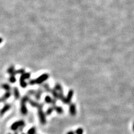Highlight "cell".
I'll return each mask as SVG.
<instances>
[{"instance_id": "6da1fadb", "label": "cell", "mask_w": 134, "mask_h": 134, "mask_svg": "<svg viewBox=\"0 0 134 134\" xmlns=\"http://www.w3.org/2000/svg\"><path fill=\"white\" fill-rule=\"evenodd\" d=\"M25 126V123L24 120H20V121H16L13 122L11 126L10 129L12 131H17L18 129H20V131L22 130L24 127Z\"/></svg>"}, {"instance_id": "7a4b0ae2", "label": "cell", "mask_w": 134, "mask_h": 134, "mask_svg": "<svg viewBox=\"0 0 134 134\" xmlns=\"http://www.w3.org/2000/svg\"><path fill=\"white\" fill-rule=\"evenodd\" d=\"M38 116H39L40 122L42 125H45L47 123V118L46 114L43 111V109H38Z\"/></svg>"}, {"instance_id": "3957f363", "label": "cell", "mask_w": 134, "mask_h": 134, "mask_svg": "<svg viewBox=\"0 0 134 134\" xmlns=\"http://www.w3.org/2000/svg\"><path fill=\"white\" fill-rule=\"evenodd\" d=\"M49 77V75L48 74L44 73L40 75L39 77H38L36 79V84H41L45 82L48 79Z\"/></svg>"}, {"instance_id": "277c9868", "label": "cell", "mask_w": 134, "mask_h": 134, "mask_svg": "<svg viewBox=\"0 0 134 134\" xmlns=\"http://www.w3.org/2000/svg\"><path fill=\"white\" fill-rule=\"evenodd\" d=\"M74 95V91L72 89H70V90L69 91L68 93L67 94V95L65 97V100H64V102L63 104H71V101L72 99V98H73Z\"/></svg>"}, {"instance_id": "5b68a950", "label": "cell", "mask_w": 134, "mask_h": 134, "mask_svg": "<svg viewBox=\"0 0 134 134\" xmlns=\"http://www.w3.org/2000/svg\"><path fill=\"white\" fill-rule=\"evenodd\" d=\"M11 104H6L2 107V108L0 110V117H2L11 108Z\"/></svg>"}, {"instance_id": "8992f818", "label": "cell", "mask_w": 134, "mask_h": 134, "mask_svg": "<svg viewBox=\"0 0 134 134\" xmlns=\"http://www.w3.org/2000/svg\"><path fill=\"white\" fill-rule=\"evenodd\" d=\"M12 95V93L11 91L6 92L4 95H2V97L0 98L1 102H6V101L9 99V98L11 97Z\"/></svg>"}, {"instance_id": "52a82bcc", "label": "cell", "mask_w": 134, "mask_h": 134, "mask_svg": "<svg viewBox=\"0 0 134 134\" xmlns=\"http://www.w3.org/2000/svg\"><path fill=\"white\" fill-rule=\"evenodd\" d=\"M69 110L70 115H72V116H74L77 114V108L75 104H70V105H69Z\"/></svg>"}, {"instance_id": "ba28073f", "label": "cell", "mask_w": 134, "mask_h": 134, "mask_svg": "<svg viewBox=\"0 0 134 134\" xmlns=\"http://www.w3.org/2000/svg\"><path fill=\"white\" fill-rule=\"evenodd\" d=\"M26 104L24 103H21V107H20V112L22 115H26L27 114V108L26 105Z\"/></svg>"}, {"instance_id": "9c48e42d", "label": "cell", "mask_w": 134, "mask_h": 134, "mask_svg": "<svg viewBox=\"0 0 134 134\" xmlns=\"http://www.w3.org/2000/svg\"><path fill=\"white\" fill-rule=\"evenodd\" d=\"M43 93V90L42 89L39 88L37 89V90L36 91V92H35V95H34L35 99H36V100H38H38L40 99Z\"/></svg>"}, {"instance_id": "30bf717a", "label": "cell", "mask_w": 134, "mask_h": 134, "mask_svg": "<svg viewBox=\"0 0 134 134\" xmlns=\"http://www.w3.org/2000/svg\"><path fill=\"white\" fill-rule=\"evenodd\" d=\"M13 95L16 99H18L20 97V93L19 90L16 87H13Z\"/></svg>"}, {"instance_id": "8fae6325", "label": "cell", "mask_w": 134, "mask_h": 134, "mask_svg": "<svg viewBox=\"0 0 134 134\" xmlns=\"http://www.w3.org/2000/svg\"><path fill=\"white\" fill-rule=\"evenodd\" d=\"M7 73L9 74L10 75H15L16 74V70H15V67L13 65L11 66L7 69Z\"/></svg>"}, {"instance_id": "7c38bea8", "label": "cell", "mask_w": 134, "mask_h": 134, "mask_svg": "<svg viewBox=\"0 0 134 134\" xmlns=\"http://www.w3.org/2000/svg\"><path fill=\"white\" fill-rule=\"evenodd\" d=\"M29 104H30V106H31L32 107L34 108H38L39 107L40 104H39V103L37 101H35L34 100H33L31 99H29Z\"/></svg>"}, {"instance_id": "4fadbf2b", "label": "cell", "mask_w": 134, "mask_h": 134, "mask_svg": "<svg viewBox=\"0 0 134 134\" xmlns=\"http://www.w3.org/2000/svg\"><path fill=\"white\" fill-rule=\"evenodd\" d=\"M50 92L52 95H53V98H55L56 99H59V93L56 90H55L54 88L52 89Z\"/></svg>"}, {"instance_id": "5bb4252c", "label": "cell", "mask_w": 134, "mask_h": 134, "mask_svg": "<svg viewBox=\"0 0 134 134\" xmlns=\"http://www.w3.org/2000/svg\"><path fill=\"white\" fill-rule=\"evenodd\" d=\"M1 87L3 89H4V91H6V92L8 91H11V87L10 85H9V84L7 83H4L2 84L1 86Z\"/></svg>"}, {"instance_id": "9a60e30c", "label": "cell", "mask_w": 134, "mask_h": 134, "mask_svg": "<svg viewBox=\"0 0 134 134\" xmlns=\"http://www.w3.org/2000/svg\"><path fill=\"white\" fill-rule=\"evenodd\" d=\"M53 107L54 108V110L57 113L61 115V114H62L63 113L64 110H63V108L61 107V106H53Z\"/></svg>"}, {"instance_id": "2e32d148", "label": "cell", "mask_w": 134, "mask_h": 134, "mask_svg": "<svg viewBox=\"0 0 134 134\" xmlns=\"http://www.w3.org/2000/svg\"><path fill=\"white\" fill-rule=\"evenodd\" d=\"M30 76H31V74L30 73L27 72V73H25L24 74H21L20 78L24 80H26V79H29V78H30Z\"/></svg>"}, {"instance_id": "e0dca14e", "label": "cell", "mask_w": 134, "mask_h": 134, "mask_svg": "<svg viewBox=\"0 0 134 134\" xmlns=\"http://www.w3.org/2000/svg\"><path fill=\"white\" fill-rule=\"evenodd\" d=\"M54 89L58 92V93H61V92H63V88L62 87H61V84H59V83H56V84H55V87H54Z\"/></svg>"}, {"instance_id": "ac0fdd59", "label": "cell", "mask_w": 134, "mask_h": 134, "mask_svg": "<svg viewBox=\"0 0 134 134\" xmlns=\"http://www.w3.org/2000/svg\"><path fill=\"white\" fill-rule=\"evenodd\" d=\"M52 101H53V98L51 97L50 95H46V96L45 97L44 101L47 104H51L52 102Z\"/></svg>"}, {"instance_id": "d6986e66", "label": "cell", "mask_w": 134, "mask_h": 134, "mask_svg": "<svg viewBox=\"0 0 134 134\" xmlns=\"http://www.w3.org/2000/svg\"><path fill=\"white\" fill-rule=\"evenodd\" d=\"M42 87H43V88L45 91L47 92H51V90H52V89H50V86L49 85L48 83H44V84H43L42 85Z\"/></svg>"}, {"instance_id": "ffe728a7", "label": "cell", "mask_w": 134, "mask_h": 134, "mask_svg": "<svg viewBox=\"0 0 134 134\" xmlns=\"http://www.w3.org/2000/svg\"><path fill=\"white\" fill-rule=\"evenodd\" d=\"M54 111V108L53 106H50V107H49L47 109V111L45 112L46 115H50L51 114L53 113Z\"/></svg>"}, {"instance_id": "44dd1931", "label": "cell", "mask_w": 134, "mask_h": 134, "mask_svg": "<svg viewBox=\"0 0 134 134\" xmlns=\"http://www.w3.org/2000/svg\"><path fill=\"white\" fill-rule=\"evenodd\" d=\"M27 84H28V83L27 82H26L25 80L20 78V85L21 87L26 88L27 86Z\"/></svg>"}, {"instance_id": "7402d4cb", "label": "cell", "mask_w": 134, "mask_h": 134, "mask_svg": "<svg viewBox=\"0 0 134 134\" xmlns=\"http://www.w3.org/2000/svg\"><path fill=\"white\" fill-rule=\"evenodd\" d=\"M36 132V129L35 127H31L27 131V134H35Z\"/></svg>"}, {"instance_id": "603a6c76", "label": "cell", "mask_w": 134, "mask_h": 134, "mask_svg": "<svg viewBox=\"0 0 134 134\" xmlns=\"http://www.w3.org/2000/svg\"><path fill=\"white\" fill-rule=\"evenodd\" d=\"M9 81L11 83H15L16 82V78L15 77V75H10L9 78Z\"/></svg>"}, {"instance_id": "cb8c5ba5", "label": "cell", "mask_w": 134, "mask_h": 134, "mask_svg": "<svg viewBox=\"0 0 134 134\" xmlns=\"http://www.w3.org/2000/svg\"><path fill=\"white\" fill-rule=\"evenodd\" d=\"M16 74H24L25 73V70L24 69H18V70H16Z\"/></svg>"}, {"instance_id": "d4e9b609", "label": "cell", "mask_w": 134, "mask_h": 134, "mask_svg": "<svg viewBox=\"0 0 134 134\" xmlns=\"http://www.w3.org/2000/svg\"><path fill=\"white\" fill-rule=\"evenodd\" d=\"M28 84L30 86H34V85H35V84H36V80H35V79H30V81H29Z\"/></svg>"}, {"instance_id": "484cf974", "label": "cell", "mask_w": 134, "mask_h": 134, "mask_svg": "<svg viewBox=\"0 0 134 134\" xmlns=\"http://www.w3.org/2000/svg\"><path fill=\"white\" fill-rule=\"evenodd\" d=\"M75 133L76 134H83V130L82 128H78L75 131Z\"/></svg>"}, {"instance_id": "4316f807", "label": "cell", "mask_w": 134, "mask_h": 134, "mask_svg": "<svg viewBox=\"0 0 134 134\" xmlns=\"http://www.w3.org/2000/svg\"><path fill=\"white\" fill-rule=\"evenodd\" d=\"M35 92H36V91L34 90V89H31V90L29 91L27 95H34Z\"/></svg>"}, {"instance_id": "83f0119b", "label": "cell", "mask_w": 134, "mask_h": 134, "mask_svg": "<svg viewBox=\"0 0 134 134\" xmlns=\"http://www.w3.org/2000/svg\"><path fill=\"white\" fill-rule=\"evenodd\" d=\"M56 100L55 98H53V101H52V102L51 104H52V106H56Z\"/></svg>"}, {"instance_id": "f1b7e54d", "label": "cell", "mask_w": 134, "mask_h": 134, "mask_svg": "<svg viewBox=\"0 0 134 134\" xmlns=\"http://www.w3.org/2000/svg\"><path fill=\"white\" fill-rule=\"evenodd\" d=\"M75 133L74 132L72 131H69L68 132H67V134H75Z\"/></svg>"}, {"instance_id": "f546056e", "label": "cell", "mask_w": 134, "mask_h": 134, "mask_svg": "<svg viewBox=\"0 0 134 134\" xmlns=\"http://www.w3.org/2000/svg\"><path fill=\"white\" fill-rule=\"evenodd\" d=\"M2 41H3V39L1 38H0V44H1V43H2Z\"/></svg>"}, {"instance_id": "4dcf8cb0", "label": "cell", "mask_w": 134, "mask_h": 134, "mask_svg": "<svg viewBox=\"0 0 134 134\" xmlns=\"http://www.w3.org/2000/svg\"><path fill=\"white\" fill-rule=\"evenodd\" d=\"M18 134V132L17 131H15L14 134Z\"/></svg>"}, {"instance_id": "1f68e13d", "label": "cell", "mask_w": 134, "mask_h": 134, "mask_svg": "<svg viewBox=\"0 0 134 134\" xmlns=\"http://www.w3.org/2000/svg\"><path fill=\"white\" fill-rule=\"evenodd\" d=\"M132 129H133V130H134V124H133V126H132Z\"/></svg>"}, {"instance_id": "d6a6232c", "label": "cell", "mask_w": 134, "mask_h": 134, "mask_svg": "<svg viewBox=\"0 0 134 134\" xmlns=\"http://www.w3.org/2000/svg\"><path fill=\"white\" fill-rule=\"evenodd\" d=\"M21 134H25V133H22Z\"/></svg>"}, {"instance_id": "836d02e7", "label": "cell", "mask_w": 134, "mask_h": 134, "mask_svg": "<svg viewBox=\"0 0 134 134\" xmlns=\"http://www.w3.org/2000/svg\"><path fill=\"white\" fill-rule=\"evenodd\" d=\"M0 102H1V100H0Z\"/></svg>"}]
</instances>
